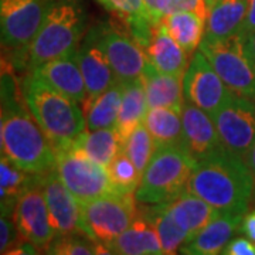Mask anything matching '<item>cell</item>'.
Here are the masks:
<instances>
[{
  "label": "cell",
  "mask_w": 255,
  "mask_h": 255,
  "mask_svg": "<svg viewBox=\"0 0 255 255\" xmlns=\"http://www.w3.org/2000/svg\"><path fill=\"white\" fill-rule=\"evenodd\" d=\"M1 71V156L28 173L55 169V150L23 98L20 84L7 61Z\"/></svg>",
  "instance_id": "1"
},
{
  "label": "cell",
  "mask_w": 255,
  "mask_h": 255,
  "mask_svg": "<svg viewBox=\"0 0 255 255\" xmlns=\"http://www.w3.org/2000/svg\"><path fill=\"white\" fill-rule=\"evenodd\" d=\"M187 190L220 213L244 216L253 200L254 183L246 162L223 146L196 162Z\"/></svg>",
  "instance_id": "2"
},
{
  "label": "cell",
  "mask_w": 255,
  "mask_h": 255,
  "mask_svg": "<svg viewBox=\"0 0 255 255\" xmlns=\"http://www.w3.org/2000/svg\"><path fill=\"white\" fill-rule=\"evenodd\" d=\"M87 18L81 6L71 0H51L46 18L33 43L21 53L13 55V68H24L30 73L41 64L78 48Z\"/></svg>",
  "instance_id": "3"
},
{
  "label": "cell",
  "mask_w": 255,
  "mask_h": 255,
  "mask_svg": "<svg viewBox=\"0 0 255 255\" xmlns=\"http://www.w3.org/2000/svg\"><path fill=\"white\" fill-rule=\"evenodd\" d=\"M23 98L54 150L67 147L85 130V117L77 101L65 97L34 74L20 82Z\"/></svg>",
  "instance_id": "4"
},
{
  "label": "cell",
  "mask_w": 255,
  "mask_h": 255,
  "mask_svg": "<svg viewBox=\"0 0 255 255\" xmlns=\"http://www.w3.org/2000/svg\"><path fill=\"white\" fill-rule=\"evenodd\" d=\"M196 160L179 146L156 147L142 174L136 200L140 204H160L173 200L189 189Z\"/></svg>",
  "instance_id": "5"
},
{
  "label": "cell",
  "mask_w": 255,
  "mask_h": 255,
  "mask_svg": "<svg viewBox=\"0 0 255 255\" xmlns=\"http://www.w3.org/2000/svg\"><path fill=\"white\" fill-rule=\"evenodd\" d=\"M199 48L230 91L250 100L254 98L255 61L241 34L221 40L203 38Z\"/></svg>",
  "instance_id": "6"
},
{
  "label": "cell",
  "mask_w": 255,
  "mask_h": 255,
  "mask_svg": "<svg viewBox=\"0 0 255 255\" xmlns=\"http://www.w3.org/2000/svg\"><path fill=\"white\" fill-rule=\"evenodd\" d=\"M137 203L135 193H111L80 203L84 234L110 246L135 221L140 210Z\"/></svg>",
  "instance_id": "7"
},
{
  "label": "cell",
  "mask_w": 255,
  "mask_h": 255,
  "mask_svg": "<svg viewBox=\"0 0 255 255\" xmlns=\"http://www.w3.org/2000/svg\"><path fill=\"white\" fill-rule=\"evenodd\" d=\"M55 170L80 203L115 193L108 169L94 162L74 146L55 150Z\"/></svg>",
  "instance_id": "8"
},
{
  "label": "cell",
  "mask_w": 255,
  "mask_h": 255,
  "mask_svg": "<svg viewBox=\"0 0 255 255\" xmlns=\"http://www.w3.org/2000/svg\"><path fill=\"white\" fill-rule=\"evenodd\" d=\"M51 0H0L1 47L14 54L36 38Z\"/></svg>",
  "instance_id": "9"
},
{
  "label": "cell",
  "mask_w": 255,
  "mask_h": 255,
  "mask_svg": "<svg viewBox=\"0 0 255 255\" xmlns=\"http://www.w3.org/2000/svg\"><path fill=\"white\" fill-rule=\"evenodd\" d=\"M94 31L107 60L110 61L117 81L128 82L140 78L149 63L143 47L130 34L128 27L112 24L95 26Z\"/></svg>",
  "instance_id": "10"
},
{
  "label": "cell",
  "mask_w": 255,
  "mask_h": 255,
  "mask_svg": "<svg viewBox=\"0 0 255 255\" xmlns=\"http://www.w3.org/2000/svg\"><path fill=\"white\" fill-rule=\"evenodd\" d=\"M211 118L223 146L228 152L246 160L255 142V105L253 100L233 94Z\"/></svg>",
  "instance_id": "11"
},
{
  "label": "cell",
  "mask_w": 255,
  "mask_h": 255,
  "mask_svg": "<svg viewBox=\"0 0 255 255\" xmlns=\"http://www.w3.org/2000/svg\"><path fill=\"white\" fill-rule=\"evenodd\" d=\"M13 220L21 241L33 244L43 254L57 237L50 221L46 197L40 184V174H37L36 180L20 196L13 211Z\"/></svg>",
  "instance_id": "12"
},
{
  "label": "cell",
  "mask_w": 255,
  "mask_h": 255,
  "mask_svg": "<svg viewBox=\"0 0 255 255\" xmlns=\"http://www.w3.org/2000/svg\"><path fill=\"white\" fill-rule=\"evenodd\" d=\"M183 90L186 102L199 107L210 117L233 95L201 51L191 57L183 78Z\"/></svg>",
  "instance_id": "13"
},
{
  "label": "cell",
  "mask_w": 255,
  "mask_h": 255,
  "mask_svg": "<svg viewBox=\"0 0 255 255\" xmlns=\"http://www.w3.org/2000/svg\"><path fill=\"white\" fill-rule=\"evenodd\" d=\"M40 184L46 197L50 221L55 236H67L82 231L80 201L67 189L57 170L40 173Z\"/></svg>",
  "instance_id": "14"
},
{
  "label": "cell",
  "mask_w": 255,
  "mask_h": 255,
  "mask_svg": "<svg viewBox=\"0 0 255 255\" xmlns=\"http://www.w3.org/2000/svg\"><path fill=\"white\" fill-rule=\"evenodd\" d=\"M77 57L87 87V100L82 104V110H85L92 101L117 82V77L100 47L94 28L87 33L81 46L78 47Z\"/></svg>",
  "instance_id": "15"
},
{
  "label": "cell",
  "mask_w": 255,
  "mask_h": 255,
  "mask_svg": "<svg viewBox=\"0 0 255 255\" xmlns=\"http://www.w3.org/2000/svg\"><path fill=\"white\" fill-rule=\"evenodd\" d=\"M184 150L199 162L223 147L217 128L207 112L190 102L184 104L182 112Z\"/></svg>",
  "instance_id": "16"
},
{
  "label": "cell",
  "mask_w": 255,
  "mask_h": 255,
  "mask_svg": "<svg viewBox=\"0 0 255 255\" xmlns=\"http://www.w3.org/2000/svg\"><path fill=\"white\" fill-rule=\"evenodd\" d=\"M77 50L48 63L41 64L33 68L30 73L34 74L65 97L82 105L87 100V87L78 64Z\"/></svg>",
  "instance_id": "17"
},
{
  "label": "cell",
  "mask_w": 255,
  "mask_h": 255,
  "mask_svg": "<svg viewBox=\"0 0 255 255\" xmlns=\"http://www.w3.org/2000/svg\"><path fill=\"white\" fill-rule=\"evenodd\" d=\"M243 217L220 213L199 234L183 244L179 255H221L234 234L240 231Z\"/></svg>",
  "instance_id": "18"
},
{
  "label": "cell",
  "mask_w": 255,
  "mask_h": 255,
  "mask_svg": "<svg viewBox=\"0 0 255 255\" xmlns=\"http://www.w3.org/2000/svg\"><path fill=\"white\" fill-rule=\"evenodd\" d=\"M183 78L184 75L160 73L150 61L146 64L142 80L145 82L149 108H169L182 114L186 104Z\"/></svg>",
  "instance_id": "19"
},
{
  "label": "cell",
  "mask_w": 255,
  "mask_h": 255,
  "mask_svg": "<svg viewBox=\"0 0 255 255\" xmlns=\"http://www.w3.org/2000/svg\"><path fill=\"white\" fill-rule=\"evenodd\" d=\"M179 227L189 234V240L199 234L203 228L210 224L220 214L207 201L200 199L190 190L183 191L173 200L162 203Z\"/></svg>",
  "instance_id": "20"
},
{
  "label": "cell",
  "mask_w": 255,
  "mask_h": 255,
  "mask_svg": "<svg viewBox=\"0 0 255 255\" xmlns=\"http://www.w3.org/2000/svg\"><path fill=\"white\" fill-rule=\"evenodd\" d=\"M110 247L117 255H164L157 231L142 206L130 227L115 238Z\"/></svg>",
  "instance_id": "21"
},
{
  "label": "cell",
  "mask_w": 255,
  "mask_h": 255,
  "mask_svg": "<svg viewBox=\"0 0 255 255\" xmlns=\"http://www.w3.org/2000/svg\"><path fill=\"white\" fill-rule=\"evenodd\" d=\"M145 51L147 60L163 74L184 75L187 65L190 63L187 58L189 54L160 23L153 28Z\"/></svg>",
  "instance_id": "22"
},
{
  "label": "cell",
  "mask_w": 255,
  "mask_h": 255,
  "mask_svg": "<svg viewBox=\"0 0 255 255\" xmlns=\"http://www.w3.org/2000/svg\"><path fill=\"white\" fill-rule=\"evenodd\" d=\"M248 10V0H213L206 21L204 38L221 40L240 34Z\"/></svg>",
  "instance_id": "23"
},
{
  "label": "cell",
  "mask_w": 255,
  "mask_h": 255,
  "mask_svg": "<svg viewBox=\"0 0 255 255\" xmlns=\"http://www.w3.org/2000/svg\"><path fill=\"white\" fill-rule=\"evenodd\" d=\"M147 111L149 104L146 98L145 82L142 77L124 82V97L118 114V121L115 125L121 145H124V142L135 130V128L143 124Z\"/></svg>",
  "instance_id": "24"
},
{
  "label": "cell",
  "mask_w": 255,
  "mask_h": 255,
  "mask_svg": "<svg viewBox=\"0 0 255 255\" xmlns=\"http://www.w3.org/2000/svg\"><path fill=\"white\" fill-rule=\"evenodd\" d=\"M101 4L119 16L133 38L146 48L156 24L147 13L145 0H101Z\"/></svg>",
  "instance_id": "25"
},
{
  "label": "cell",
  "mask_w": 255,
  "mask_h": 255,
  "mask_svg": "<svg viewBox=\"0 0 255 255\" xmlns=\"http://www.w3.org/2000/svg\"><path fill=\"white\" fill-rule=\"evenodd\" d=\"M145 127L155 140L156 147L179 146L184 149L182 114L169 108H149Z\"/></svg>",
  "instance_id": "26"
},
{
  "label": "cell",
  "mask_w": 255,
  "mask_h": 255,
  "mask_svg": "<svg viewBox=\"0 0 255 255\" xmlns=\"http://www.w3.org/2000/svg\"><path fill=\"white\" fill-rule=\"evenodd\" d=\"M206 18L191 11H176L162 18L160 24L190 55L200 47L206 33Z\"/></svg>",
  "instance_id": "27"
},
{
  "label": "cell",
  "mask_w": 255,
  "mask_h": 255,
  "mask_svg": "<svg viewBox=\"0 0 255 255\" xmlns=\"http://www.w3.org/2000/svg\"><path fill=\"white\" fill-rule=\"evenodd\" d=\"M124 97V82L117 81L84 111L85 129H115Z\"/></svg>",
  "instance_id": "28"
},
{
  "label": "cell",
  "mask_w": 255,
  "mask_h": 255,
  "mask_svg": "<svg viewBox=\"0 0 255 255\" xmlns=\"http://www.w3.org/2000/svg\"><path fill=\"white\" fill-rule=\"evenodd\" d=\"M37 174L28 173L26 170L11 163L7 157L0 159V207L1 216H11L20 196L36 180Z\"/></svg>",
  "instance_id": "29"
},
{
  "label": "cell",
  "mask_w": 255,
  "mask_h": 255,
  "mask_svg": "<svg viewBox=\"0 0 255 255\" xmlns=\"http://www.w3.org/2000/svg\"><path fill=\"white\" fill-rule=\"evenodd\" d=\"M71 146L105 167H108L115 156L122 150V145L115 129H85Z\"/></svg>",
  "instance_id": "30"
},
{
  "label": "cell",
  "mask_w": 255,
  "mask_h": 255,
  "mask_svg": "<svg viewBox=\"0 0 255 255\" xmlns=\"http://www.w3.org/2000/svg\"><path fill=\"white\" fill-rule=\"evenodd\" d=\"M146 216L153 223L164 255H179L184 243L189 241V234L179 227L163 204H143Z\"/></svg>",
  "instance_id": "31"
},
{
  "label": "cell",
  "mask_w": 255,
  "mask_h": 255,
  "mask_svg": "<svg viewBox=\"0 0 255 255\" xmlns=\"http://www.w3.org/2000/svg\"><path fill=\"white\" fill-rule=\"evenodd\" d=\"M155 150V140L149 133L145 124H140L139 127L135 128V130L128 136L122 145V152L135 163L142 174L150 162Z\"/></svg>",
  "instance_id": "32"
},
{
  "label": "cell",
  "mask_w": 255,
  "mask_h": 255,
  "mask_svg": "<svg viewBox=\"0 0 255 255\" xmlns=\"http://www.w3.org/2000/svg\"><path fill=\"white\" fill-rule=\"evenodd\" d=\"M107 169L115 193H136L142 180V173L122 150Z\"/></svg>",
  "instance_id": "33"
},
{
  "label": "cell",
  "mask_w": 255,
  "mask_h": 255,
  "mask_svg": "<svg viewBox=\"0 0 255 255\" xmlns=\"http://www.w3.org/2000/svg\"><path fill=\"white\" fill-rule=\"evenodd\" d=\"M43 255H94V241L84 233L57 236Z\"/></svg>",
  "instance_id": "34"
},
{
  "label": "cell",
  "mask_w": 255,
  "mask_h": 255,
  "mask_svg": "<svg viewBox=\"0 0 255 255\" xmlns=\"http://www.w3.org/2000/svg\"><path fill=\"white\" fill-rule=\"evenodd\" d=\"M21 241L16 223L11 216H1L0 219V254L18 246Z\"/></svg>",
  "instance_id": "35"
},
{
  "label": "cell",
  "mask_w": 255,
  "mask_h": 255,
  "mask_svg": "<svg viewBox=\"0 0 255 255\" xmlns=\"http://www.w3.org/2000/svg\"><path fill=\"white\" fill-rule=\"evenodd\" d=\"M209 9L207 0H170L169 3V14L176 11H191L207 20Z\"/></svg>",
  "instance_id": "36"
},
{
  "label": "cell",
  "mask_w": 255,
  "mask_h": 255,
  "mask_svg": "<svg viewBox=\"0 0 255 255\" xmlns=\"http://www.w3.org/2000/svg\"><path fill=\"white\" fill-rule=\"evenodd\" d=\"M221 255H255V243L247 237L233 238Z\"/></svg>",
  "instance_id": "37"
},
{
  "label": "cell",
  "mask_w": 255,
  "mask_h": 255,
  "mask_svg": "<svg viewBox=\"0 0 255 255\" xmlns=\"http://www.w3.org/2000/svg\"><path fill=\"white\" fill-rule=\"evenodd\" d=\"M169 3L170 0H145L147 13L156 26L162 21L164 16L169 14Z\"/></svg>",
  "instance_id": "38"
},
{
  "label": "cell",
  "mask_w": 255,
  "mask_h": 255,
  "mask_svg": "<svg viewBox=\"0 0 255 255\" xmlns=\"http://www.w3.org/2000/svg\"><path fill=\"white\" fill-rule=\"evenodd\" d=\"M240 233H243L247 238L255 243V207L244 214L240 226Z\"/></svg>",
  "instance_id": "39"
},
{
  "label": "cell",
  "mask_w": 255,
  "mask_h": 255,
  "mask_svg": "<svg viewBox=\"0 0 255 255\" xmlns=\"http://www.w3.org/2000/svg\"><path fill=\"white\" fill-rule=\"evenodd\" d=\"M251 31H255V0H248V10H247L246 20H244L240 34L246 36Z\"/></svg>",
  "instance_id": "40"
},
{
  "label": "cell",
  "mask_w": 255,
  "mask_h": 255,
  "mask_svg": "<svg viewBox=\"0 0 255 255\" xmlns=\"http://www.w3.org/2000/svg\"><path fill=\"white\" fill-rule=\"evenodd\" d=\"M43 253L30 243H20L18 246L13 247L11 250L3 253L1 255H41Z\"/></svg>",
  "instance_id": "41"
},
{
  "label": "cell",
  "mask_w": 255,
  "mask_h": 255,
  "mask_svg": "<svg viewBox=\"0 0 255 255\" xmlns=\"http://www.w3.org/2000/svg\"><path fill=\"white\" fill-rule=\"evenodd\" d=\"M244 162H246L247 167H248V170H250V173H251L253 183H254V191H253V200H251V204H254L255 206V142L254 145L251 146V149H250V152H248V155H247Z\"/></svg>",
  "instance_id": "42"
},
{
  "label": "cell",
  "mask_w": 255,
  "mask_h": 255,
  "mask_svg": "<svg viewBox=\"0 0 255 255\" xmlns=\"http://www.w3.org/2000/svg\"><path fill=\"white\" fill-rule=\"evenodd\" d=\"M94 255H117L115 251L107 244H102L98 241H94Z\"/></svg>",
  "instance_id": "43"
},
{
  "label": "cell",
  "mask_w": 255,
  "mask_h": 255,
  "mask_svg": "<svg viewBox=\"0 0 255 255\" xmlns=\"http://www.w3.org/2000/svg\"><path fill=\"white\" fill-rule=\"evenodd\" d=\"M243 38L246 41V46L248 48V51H250V54H251V57L254 58L255 61V31H251V33H248L246 36H243Z\"/></svg>",
  "instance_id": "44"
},
{
  "label": "cell",
  "mask_w": 255,
  "mask_h": 255,
  "mask_svg": "<svg viewBox=\"0 0 255 255\" xmlns=\"http://www.w3.org/2000/svg\"><path fill=\"white\" fill-rule=\"evenodd\" d=\"M207 3H209V7H210V4L213 3V0H207Z\"/></svg>",
  "instance_id": "45"
},
{
  "label": "cell",
  "mask_w": 255,
  "mask_h": 255,
  "mask_svg": "<svg viewBox=\"0 0 255 255\" xmlns=\"http://www.w3.org/2000/svg\"><path fill=\"white\" fill-rule=\"evenodd\" d=\"M253 102H254V105H255V95H254V98H253Z\"/></svg>",
  "instance_id": "46"
},
{
  "label": "cell",
  "mask_w": 255,
  "mask_h": 255,
  "mask_svg": "<svg viewBox=\"0 0 255 255\" xmlns=\"http://www.w3.org/2000/svg\"><path fill=\"white\" fill-rule=\"evenodd\" d=\"M98 1H100V3H101V0H98Z\"/></svg>",
  "instance_id": "47"
}]
</instances>
